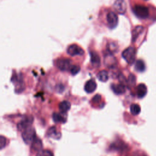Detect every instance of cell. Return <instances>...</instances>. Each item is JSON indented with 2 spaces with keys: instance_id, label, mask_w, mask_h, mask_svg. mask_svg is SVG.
Returning <instances> with one entry per match:
<instances>
[{
  "instance_id": "obj_1",
  "label": "cell",
  "mask_w": 156,
  "mask_h": 156,
  "mask_svg": "<svg viewBox=\"0 0 156 156\" xmlns=\"http://www.w3.org/2000/svg\"><path fill=\"white\" fill-rule=\"evenodd\" d=\"M21 136H22L23 141L26 144H32V141L36 137L35 130L34 128H33L30 126V127H28L27 129H25L23 131Z\"/></svg>"
},
{
  "instance_id": "obj_2",
  "label": "cell",
  "mask_w": 156,
  "mask_h": 156,
  "mask_svg": "<svg viewBox=\"0 0 156 156\" xmlns=\"http://www.w3.org/2000/svg\"><path fill=\"white\" fill-rule=\"evenodd\" d=\"M133 12L138 18L141 19H146L149 16V9L144 5H135L133 8Z\"/></svg>"
},
{
  "instance_id": "obj_3",
  "label": "cell",
  "mask_w": 156,
  "mask_h": 156,
  "mask_svg": "<svg viewBox=\"0 0 156 156\" xmlns=\"http://www.w3.org/2000/svg\"><path fill=\"white\" fill-rule=\"evenodd\" d=\"M136 50L133 47H129L122 53V57L129 63L132 64L135 59Z\"/></svg>"
},
{
  "instance_id": "obj_4",
  "label": "cell",
  "mask_w": 156,
  "mask_h": 156,
  "mask_svg": "<svg viewBox=\"0 0 156 156\" xmlns=\"http://www.w3.org/2000/svg\"><path fill=\"white\" fill-rule=\"evenodd\" d=\"M11 80L15 85V90L16 93H21L24 90V83L23 81V78L20 74L14 75Z\"/></svg>"
},
{
  "instance_id": "obj_5",
  "label": "cell",
  "mask_w": 156,
  "mask_h": 156,
  "mask_svg": "<svg viewBox=\"0 0 156 156\" xmlns=\"http://www.w3.org/2000/svg\"><path fill=\"white\" fill-rule=\"evenodd\" d=\"M33 122V117L32 116H24L17 124L18 130L23 131L28 127H30Z\"/></svg>"
},
{
  "instance_id": "obj_6",
  "label": "cell",
  "mask_w": 156,
  "mask_h": 156,
  "mask_svg": "<svg viewBox=\"0 0 156 156\" xmlns=\"http://www.w3.org/2000/svg\"><path fill=\"white\" fill-rule=\"evenodd\" d=\"M56 66L61 71H68L72 66L71 60L68 58H60L57 60Z\"/></svg>"
},
{
  "instance_id": "obj_7",
  "label": "cell",
  "mask_w": 156,
  "mask_h": 156,
  "mask_svg": "<svg viewBox=\"0 0 156 156\" xmlns=\"http://www.w3.org/2000/svg\"><path fill=\"white\" fill-rule=\"evenodd\" d=\"M67 53L71 56L82 55L84 53V51L80 46L73 44L68 46L67 49Z\"/></svg>"
},
{
  "instance_id": "obj_8",
  "label": "cell",
  "mask_w": 156,
  "mask_h": 156,
  "mask_svg": "<svg viewBox=\"0 0 156 156\" xmlns=\"http://www.w3.org/2000/svg\"><path fill=\"white\" fill-rule=\"evenodd\" d=\"M118 16L113 12H109L107 15V21L108 26L110 28H114L118 24Z\"/></svg>"
},
{
  "instance_id": "obj_9",
  "label": "cell",
  "mask_w": 156,
  "mask_h": 156,
  "mask_svg": "<svg viewBox=\"0 0 156 156\" xmlns=\"http://www.w3.org/2000/svg\"><path fill=\"white\" fill-rule=\"evenodd\" d=\"M115 10L120 14H123L126 11V3L124 0H116L113 4Z\"/></svg>"
},
{
  "instance_id": "obj_10",
  "label": "cell",
  "mask_w": 156,
  "mask_h": 156,
  "mask_svg": "<svg viewBox=\"0 0 156 156\" xmlns=\"http://www.w3.org/2000/svg\"><path fill=\"white\" fill-rule=\"evenodd\" d=\"M104 63L107 67L112 68L116 65V60L112 54H107L104 58Z\"/></svg>"
},
{
  "instance_id": "obj_11",
  "label": "cell",
  "mask_w": 156,
  "mask_h": 156,
  "mask_svg": "<svg viewBox=\"0 0 156 156\" xmlns=\"http://www.w3.org/2000/svg\"><path fill=\"white\" fill-rule=\"evenodd\" d=\"M97 88V84L96 82L93 80L90 79L88 80L84 86V90L85 91L88 93H91L95 91V90Z\"/></svg>"
},
{
  "instance_id": "obj_12",
  "label": "cell",
  "mask_w": 156,
  "mask_h": 156,
  "mask_svg": "<svg viewBox=\"0 0 156 156\" xmlns=\"http://www.w3.org/2000/svg\"><path fill=\"white\" fill-rule=\"evenodd\" d=\"M52 119L55 122H65L67 119L66 113H57L55 112L52 115Z\"/></svg>"
},
{
  "instance_id": "obj_13",
  "label": "cell",
  "mask_w": 156,
  "mask_h": 156,
  "mask_svg": "<svg viewBox=\"0 0 156 156\" xmlns=\"http://www.w3.org/2000/svg\"><path fill=\"white\" fill-rule=\"evenodd\" d=\"M90 54L91 65L94 67H99L101 63V59L99 55L94 51H91Z\"/></svg>"
},
{
  "instance_id": "obj_14",
  "label": "cell",
  "mask_w": 156,
  "mask_h": 156,
  "mask_svg": "<svg viewBox=\"0 0 156 156\" xmlns=\"http://www.w3.org/2000/svg\"><path fill=\"white\" fill-rule=\"evenodd\" d=\"M48 136L55 140H59L61 138V133L58 132L55 127H51L48 130Z\"/></svg>"
},
{
  "instance_id": "obj_15",
  "label": "cell",
  "mask_w": 156,
  "mask_h": 156,
  "mask_svg": "<svg viewBox=\"0 0 156 156\" xmlns=\"http://www.w3.org/2000/svg\"><path fill=\"white\" fill-rule=\"evenodd\" d=\"M147 93V87L144 83L139 84L136 87V95L138 98H142Z\"/></svg>"
},
{
  "instance_id": "obj_16",
  "label": "cell",
  "mask_w": 156,
  "mask_h": 156,
  "mask_svg": "<svg viewBox=\"0 0 156 156\" xmlns=\"http://www.w3.org/2000/svg\"><path fill=\"white\" fill-rule=\"evenodd\" d=\"M111 88L116 94H122L126 91V88L123 84H112Z\"/></svg>"
},
{
  "instance_id": "obj_17",
  "label": "cell",
  "mask_w": 156,
  "mask_h": 156,
  "mask_svg": "<svg viewBox=\"0 0 156 156\" xmlns=\"http://www.w3.org/2000/svg\"><path fill=\"white\" fill-rule=\"evenodd\" d=\"M43 147L42 142L40 139L38 138L37 136L35 138L31 144V148L34 151H40Z\"/></svg>"
},
{
  "instance_id": "obj_18",
  "label": "cell",
  "mask_w": 156,
  "mask_h": 156,
  "mask_svg": "<svg viewBox=\"0 0 156 156\" xmlns=\"http://www.w3.org/2000/svg\"><path fill=\"white\" fill-rule=\"evenodd\" d=\"M71 108V104L68 101H63L58 104V108L62 113H66Z\"/></svg>"
},
{
  "instance_id": "obj_19",
  "label": "cell",
  "mask_w": 156,
  "mask_h": 156,
  "mask_svg": "<svg viewBox=\"0 0 156 156\" xmlns=\"http://www.w3.org/2000/svg\"><path fill=\"white\" fill-rule=\"evenodd\" d=\"M143 30H144V27L141 26H136L133 29V30L132 31V38L133 41H135L136 40V38H138L139 35L142 33Z\"/></svg>"
},
{
  "instance_id": "obj_20",
  "label": "cell",
  "mask_w": 156,
  "mask_h": 156,
  "mask_svg": "<svg viewBox=\"0 0 156 156\" xmlns=\"http://www.w3.org/2000/svg\"><path fill=\"white\" fill-rule=\"evenodd\" d=\"M98 79L102 82H105L108 79V72L105 70H102L97 74Z\"/></svg>"
},
{
  "instance_id": "obj_21",
  "label": "cell",
  "mask_w": 156,
  "mask_h": 156,
  "mask_svg": "<svg viewBox=\"0 0 156 156\" xmlns=\"http://www.w3.org/2000/svg\"><path fill=\"white\" fill-rule=\"evenodd\" d=\"M135 69L138 72H143L145 70V64L141 60H138L135 65Z\"/></svg>"
},
{
  "instance_id": "obj_22",
  "label": "cell",
  "mask_w": 156,
  "mask_h": 156,
  "mask_svg": "<svg viewBox=\"0 0 156 156\" xmlns=\"http://www.w3.org/2000/svg\"><path fill=\"white\" fill-rule=\"evenodd\" d=\"M130 111L132 115H137L141 112V108L139 105L136 104H133L130 107Z\"/></svg>"
},
{
  "instance_id": "obj_23",
  "label": "cell",
  "mask_w": 156,
  "mask_h": 156,
  "mask_svg": "<svg viewBox=\"0 0 156 156\" xmlns=\"http://www.w3.org/2000/svg\"><path fill=\"white\" fill-rule=\"evenodd\" d=\"M80 68L79 66H77V65H72L69 69L71 74L73 76L76 75L80 71Z\"/></svg>"
},
{
  "instance_id": "obj_24",
  "label": "cell",
  "mask_w": 156,
  "mask_h": 156,
  "mask_svg": "<svg viewBox=\"0 0 156 156\" xmlns=\"http://www.w3.org/2000/svg\"><path fill=\"white\" fill-rule=\"evenodd\" d=\"M38 156H54V155L52 152L49 150H43L39 151Z\"/></svg>"
},
{
  "instance_id": "obj_25",
  "label": "cell",
  "mask_w": 156,
  "mask_h": 156,
  "mask_svg": "<svg viewBox=\"0 0 156 156\" xmlns=\"http://www.w3.org/2000/svg\"><path fill=\"white\" fill-rule=\"evenodd\" d=\"M117 50V46L114 43H110L108 45V51L110 52V54H113V52H116Z\"/></svg>"
},
{
  "instance_id": "obj_26",
  "label": "cell",
  "mask_w": 156,
  "mask_h": 156,
  "mask_svg": "<svg viewBox=\"0 0 156 156\" xmlns=\"http://www.w3.org/2000/svg\"><path fill=\"white\" fill-rule=\"evenodd\" d=\"M127 82L129 84V85H130V86H133L135 84V77L133 74H130L129 76Z\"/></svg>"
},
{
  "instance_id": "obj_27",
  "label": "cell",
  "mask_w": 156,
  "mask_h": 156,
  "mask_svg": "<svg viewBox=\"0 0 156 156\" xmlns=\"http://www.w3.org/2000/svg\"><path fill=\"white\" fill-rule=\"evenodd\" d=\"M6 145V139L4 136H0V148L2 149Z\"/></svg>"
},
{
  "instance_id": "obj_28",
  "label": "cell",
  "mask_w": 156,
  "mask_h": 156,
  "mask_svg": "<svg viewBox=\"0 0 156 156\" xmlns=\"http://www.w3.org/2000/svg\"><path fill=\"white\" fill-rule=\"evenodd\" d=\"M101 99V96L99 94H96L92 99V101L93 102H99Z\"/></svg>"
},
{
  "instance_id": "obj_29",
  "label": "cell",
  "mask_w": 156,
  "mask_h": 156,
  "mask_svg": "<svg viewBox=\"0 0 156 156\" xmlns=\"http://www.w3.org/2000/svg\"><path fill=\"white\" fill-rule=\"evenodd\" d=\"M144 1H147V0H144Z\"/></svg>"
}]
</instances>
